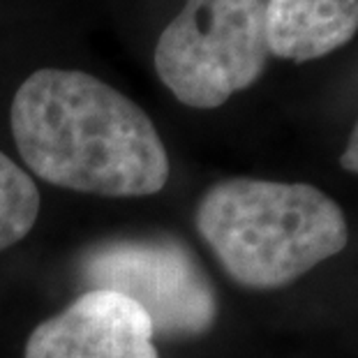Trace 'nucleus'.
Returning <instances> with one entry per match:
<instances>
[{
	"instance_id": "f257e3e1",
	"label": "nucleus",
	"mask_w": 358,
	"mask_h": 358,
	"mask_svg": "<svg viewBox=\"0 0 358 358\" xmlns=\"http://www.w3.org/2000/svg\"><path fill=\"white\" fill-rule=\"evenodd\" d=\"M10 125L37 178L97 196H150L169 180L153 120L109 83L77 70L33 72L12 100Z\"/></svg>"
},
{
	"instance_id": "f03ea898",
	"label": "nucleus",
	"mask_w": 358,
	"mask_h": 358,
	"mask_svg": "<svg viewBox=\"0 0 358 358\" xmlns=\"http://www.w3.org/2000/svg\"><path fill=\"white\" fill-rule=\"evenodd\" d=\"M196 229L229 278L280 289L347 248L340 206L306 182L227 178L201 196Z\"/></svg>"
},
{
	"instance_id": "7ed1b4c3",
	"label": "nucleus",
	"mask_w": 358,
	"mask_h": 358,
	"mask_svg": "<svg viewBox=\"0 0 358 358\" xmlns=\"http://www.w3.org/2000/svg\"><path fill=\"white\" fill-rule=\"evenodd\" d=\"M271 49L264 0H185L162 30L155 72L192 109H215L262 79Z\"/></svg>"
},
{
	"instance_id": "20e7f679",
	"label": "nucleus",
	"mask_w": 358,
	"mask_h": 358,
	"mask_svg": "<svg viewBox=\"0 0 358 358\" xmlns=\"http://www.w3.org/2000/svg\"><path fill=\"white\" fill-rule=\"evenodd\" d=\"M88 289L134 301L159 338H196L217 319V296L196 257L169 236L116 238L81 259Z\"/></svg>"
},
{
	"instance_id": "39448f33",
	"label": "nucleus",
	"mask_w": 358,
	"mask_h": 358,
	"mask_svg": "<svg viewBox=\"0 0 358 358\" xmlns=\"http://www.w3.org/2000/svg\"><path fill=\"white\" fill-rule=\"evenodd\" d=\"M148 315L109 289H88L30 333L24 358H159Z\"/></svg>"
},
{
	"instance_id": "423d86ee",
	"label": "nucleus",
	"mask_w": 358,
	"mask_h": 358,
	"mask_svg": "<svg viewBox=\"0 0 358 358\" xmlns=\"http://www.w3.org/2000/svg\"><path fill=\"white\" fill-rule=\"evenodd\" d=\"M271 56L308 63L358 33V0H264Z\"/></svg>"
},
{
	"instance_id": "0eeeda50",
	"label": "nucleus",
	"mask_w": 358,
	"mask_h": 358,
	"mask_svg": "<svg viewBox=\"0 0 358 358\" xmlns=\"http://www.w3.org/2000/svg\"><path fill=\"white\" fill-rule=\"evenodd\" d=\"M40 215V192L14 159L0 150V252L24 241Z\"/></svg>"
},
{
	"instance_id": "6e6552de",
	"label": "nucleus",
	"mask_w": 358,
	"mask_h": 358,
	"mask_svg": "<svg viewBox=\"0 0 358 358\" xmlns=\"http://www.w3.org/2000/svg\"><path fill=\"white\" fill-rule=\"evenodd\" d=\"M340 164H342V169L358 173V123L352 129V136H349L345 153H342V157H340Z\"/></svg>"
}]
</instances>
